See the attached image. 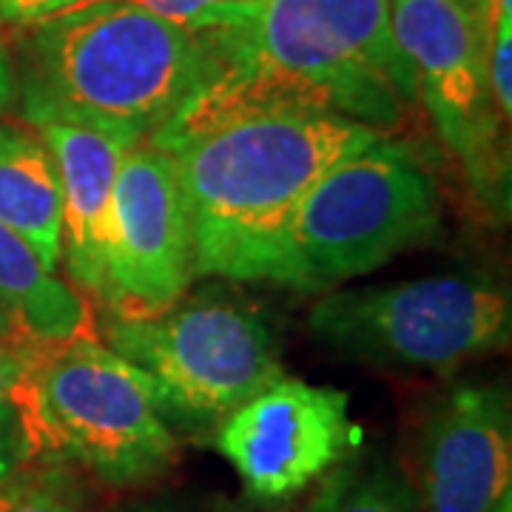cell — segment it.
<instances>
[{
  "instance_id": "52a82bcc",
  "label": "cell",
  "mask_w": 512,
  "mask_h": 512,
  "mask_svg": "<svg viewBox=\"0 0 512 512\" xmlns=\"http://www.w3.org/2000/svg\"><path fill=\"white\" fill-rule=\"evenodd\" d=\"M308 328L336 356L359 365L447 373L507 348L510 293L481 271L333 288L313 305Z\"/></svg>"
},
{
  "instance_id": "7c38bea8",
  "label": "cell",
  "mask_w": 512,
  "mask_h": 512,
  "mask_svg": "<svg viewBox=\"0 0 512 512\" xmlns=\"http://www.w3.org/2000/svg\"><path fill=\"white\" fill-rule=\"evenodd\" d=\"M32 128L46 140L60 174V262L80 291L94 293L106 302L114 234V183L126 151L140 143L72 123H37Z\"/></svg>"
},
{
  "instance_id": "3957f363",
  "label": "cell",
  "mask_w": 512,
  "mask_h": 512,
  "mask_svg": "<svg viewBox=\"0 0 512 512\" xmlns=\"http://www.w3.org/2000/svg\"><path fill=\"white\" fill-rule=\"evenodd\" d=\"M15 103L37 123H72L146 143L217 74L200 32L128 0H89L20 29Z\"/></svg>"
},
{
  "instance_id": "e0dca14e",
  "label": "cell",
  "mask_w": 512,
  "mask_h": 512,
  "mask_svg": "<svg viewBox=\"0 0 512 512\" xmlns=\"http://www.w3.org/2000/svg\"><path fill=\"white\" fill-rule=\"evenodd\" d=\"M487 80L501 120L512 114V20H487Z\"/></svg>"
},
{
  "instance_id": "6da1fadb",
  "label": "cell",
  "mask_w": 512,
  "mask_h": 512,
  "mask_svg": "<svg viewBox=\"0 0 512 512\" xmlns=\"http://www.w3.org/2000/svg\"><path fill=\"white\" fill-rule=\"evenodd\" d=\"M200 35L217 74L148 137L160 151L262 111H333L393 134L416 103L390 0H239Z\"/></svg>"
},
{
  "instance_id": "8fae6325",
  "label": "cell",
  "mask_w": 512,
  "mask_h": 512,
  "mask_svg": "<svg viewBox=\"0 0 512 512\" xmlns=\"http://www.w3.org/2000/svg\"><path fill=\"white\" fill-rule=\"evenodd\" d=\"M421 512H512V413L501 384H456L416 439Z\"/></svg>"
},
{
  "instance_id": "7a4b0ae2",
  "label": "cell",
  "mask_w": 512,
  "mask_h": 512,
  "mask_svg": "<svg viewBox=\"0 0 512 512\" xmlns=\"http://www.w3.org/2000/svg\"><path fill=\"white\" fill-rule=\"evenodd\" d=\"M390 137L333 111H262L168 148L183 185L194 279H279L282 242L313 183Z\"/></svg>"
},
{
  "instance_id": "ffe728a7",
  "label": "cell",
  "mask_w": 512,
  "mask_h": 512,
  "mask_svg": "<svg viewBox=\"0 0 512 512\" xmlns=\"http://www.w3.org/2000/svg\"><path fill=\"white\" fill-rule=\"evenodd\" d=\"M37 348H40V342L29 339L26 333L0 336V402L15 399L18 387L35 362Z\"/></svg>"
},
{
  "instance_id": "5b68a950",
  "label": "cell",
  "mask_w": 512,
  "mask_h": 512,
  "mask_svg": "<svg viewBox=\"0 0 512 512\" xmlns=\"http://www.w3.org/2000/svg\"><path fill=\"white\" fill-rule=\"evenodd\" d=\"M444 202L436 177L382 137L328 168L299 202L282 242L279 288L325 293L436 242Z\"/></svg>"
},
{
  "instance_id": "9c48e42d",
  "label": "cell",
  "mask_w": 512,
  "mask_h": 512,
  "mask_svg": "<svg viewBox=\"0 0 512 512\" xmlns=\"http://www.w3.org/2000/svg\"><path fill=\"white\" fill-rule=\"evenodd\" d=\"M348 393L279 379L217 427L214 444L256 504H285L359 450Z\"/></svg>"
},
{
  "instance_id": "44dd1931",
  "label": "cell",
  "mask_w": 512,
  "mask_h": 512,
  "mask_svg": "<svg viewBox=\"0 0 512 512\" xmlns=\"http://www.w3.org/2000/svg\"><path fill=\"white\" fill-rule=\"evenodd\" d=\"M89 0H0V29H29Z\"/></svg>"
},
{
  "instance_id": "30bf717a",
  "label": "cell",
  "mask_w": 512,
  "mask_h": 512,
  "mask_svg": "<svg viewBox=\"0 0 512 512\" xmlns=\"http://www.w3.org/2000/svg\"><path fill=\"white\" fill-rule=\"evenodd\" d=\"M191 282V222L177 163L148 143L128 148L114 183L106 305L111 313L151 316L177 305Z\"/></svg>"
},
{
  "instance_id": "ba28073f",
  "label": "cell",
  "mask_w": 512,
  "mask_h": 512,
  "mask_svg": "<svg viewBox=\"0 0 512 512\" xmlns=\"http://www.w3.org/2000/svg\"><path fill=\"white\" fill-rule=\"evenodd\" d=\"M390 29L413 80L416 103L456 157L478 200L495 214L510 208L507 123L487 80V23L456 0H390Z\"/></svg>"
},
{
  "instance_id": "8992f818",
  "label": "cell",
  "mask_w": 512,
  "mask_h": 512,
  "mask_svg": "<svg viewBox=\"0 0 512 512\" xmlns=\"http://www.w3.org/2000/svg\"><path fill=\"white\" fill-rule=\"evenodd\" d=\"M103 345L146 373L165 419L185 430H217L285 376L265 316L228 296L180 299L151 316L114 313Z\"/></svg>"
},
{
  "instance_id": "5bb4252c",
  "label": "cell",
  "mask_w": 512,
  "mask_h": 512,
  "mask_svg": "<svg viewBox=\"0 0 512 512\" xmlns=\"http://www.w3.org/2000/svg\"><path fill=\"white\" fill-rule=\"evenodd\" d=\"M0 305L20 333L40 345H57L92 333L89 302L40 265L35 251L0 225Z\"/></svg>"
},
{
  "instance_id": "d6986e66",
  "label": "cell",
  "mask_w": 512,
  "mask_h": 512,
  "mask_svg": "<svg viewBox=\"0 0 512 512\" xmlns=\"http://www.w3.org/2000/svg\"><path fill=\"white\" fill-rule=\"evenodd\" d=\"M32 458H35V447L18 404L0 402V487Z\"/></svg>"
},
{
  "instance_id": "277c9868",
  "label": "cell",
  "mask_w": 512,
  "mask_h": 512,
  "mask_svg": "<svg viewBox=\"0 0 512 512\" xmlns=\"http://www.w3.org/2000/svg\"><path fill=\"white\" fill-rule=\"evenodd\" d=\"M12 402L35 458L66 461L111 490L146 487L180 458L157 387L94 333L40 345Z\"/></svg>"
},
{
  "instance_id": "ac0fdd59",
  "label": "cell",
  "mask_w": 512,
  "mask_h": 512,
  "mask_svg": "<svg viewBox=\"0 0 512 512\" xmlns=\"http://www.w3.org/2000/svg\"><path fill=\"white\" fill-rule=\"evenodd\" d=\"M140 9H146L148 15L174 23L188 32H205L211 29L217 20L234 9L239 0H128Z\"/></svg>"
},
{
  "instance_id": "603a6c76",
  "label": "cell",
  "mask_w": 512,
  "mask_h": 512,
  "mask_svg": "<svg viewBox=\"0 0 512 512\" xmlns=\"http://www.w3.org/2000/svg\"><path fill=\"white\" fill-rule=\"evenodd\" d=\"M456 3H461L470 15H476L478 20L487 23V6H490V0H456Z\"/></svg>"
},
{
  "instance_id": "d4e9b609",
  "label": "cell",
  "mask_w": 512,
  "mask_h": 512,
  "mask_svg": "<svg viewBox=\"0 0 512 512\" xmlns=\"http://www.w3.org/2000/svg\"><path fill=\"white\" fill-rule=\"evenodd\" d=\"M131 512H174V510H168V507H140V510H131Z\"/></svg>"
},
{
  "instance_id": "2e32d148",
  "label": "cell",
  "mask_w": 512,
  "mask_h": 512,
  "mask_svg": "<svg viewBox=\"0 0 512 512\" xmlns=\"http://www.w3.org/2000/svg\"><path fill=\"white\" fill-rule=\"evenodd\" d=\"M0 512H94L83 476L66 461L32 458L0 487Z\"/></svg>"
},
{
  "instance_id": "7402d4cb",
  "label": "cell",
  "mask_w": 512,
  "mask_h": 512,
  "mask_svg": "<svg viewBox=\"0 0 512 512\" xmlns=\"http://www.w3.org/2000/svg\"><path fill=\"white\" fill-rule=\"evenodd\" d=\"M15 103V63H12V43L0 32V117Z\"/></svg>"
},
{
  "instance_id": "9a60e30c",
  "label": "cell",
  "mask_w": 512,
  "mask_h": 512,
  "mask_svg": "<svg viewBox=\"0 0 512 512\" xmlns=\"http://www.w3.org/2000/svg\"><path fill=\"white\" fill-rule=\"evenodd\" d=\"M305 512H421L419 498L384 461H345L322 478Z\"/></svg>"
},
{
  "instance_id": "cb8c5ba5",
  "label": "cell",
  "mask_w": 512,
  "mask_h": 512,
  "mask_svg": "<svg viewBox=\"0 0 512 512\" xmlns=\"http://www.w3.org/2000/svg\"><path fill=\"white\" fill-rule=\"evenodd\" d=\"M12 333H20L18 325H15V319H12V313L0 305V336H12Z\"/></svg>"
},
{
  "instance_id": "4fadbf2b",
  "label": "cell",
  "mask_w": 512,
  "mask_h": 512,
  "mask_svg": "<svg viewBox=\"0 0 512 512\" xmlns=\"http://www.w3.org/2000/svg\"><path fill=\"white\" fill-rule=\"evenodd\" d=\"M0 225L57 271L63 251V197L52 151L35 128L0 123Z\"/></svg>"
}]
</instances>
